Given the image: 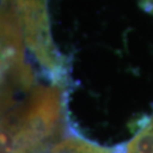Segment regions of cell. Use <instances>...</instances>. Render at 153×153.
<instances>
[{"instance_id": "1", "label": "cell", "mask_w": 153, "mask_h": 153, "mask_svg": "<svg viewBox=\"0 0 153 153\" xmlns=\"http://www.w3.org/2000/svg\"><path fill=\"white\" fill-rule=\"evenodd\" d=\"M121 149L123 153H153V112L131 140L121 145Z\"/></svg>"}, {"instance_id": "2", "label": "cell", "mask_w": 153, "mask_h": 153, "mask_svg": "<svg viewBox=\"0 0 153 153\" xmlns=\"http://www.w3.org/2000/svg\"><path fill=\"white\" fill-rule=\"evenodd\" d=\"M138 6L143 11L153 16V0H138Z\"/></svg>"}]
</instances>
